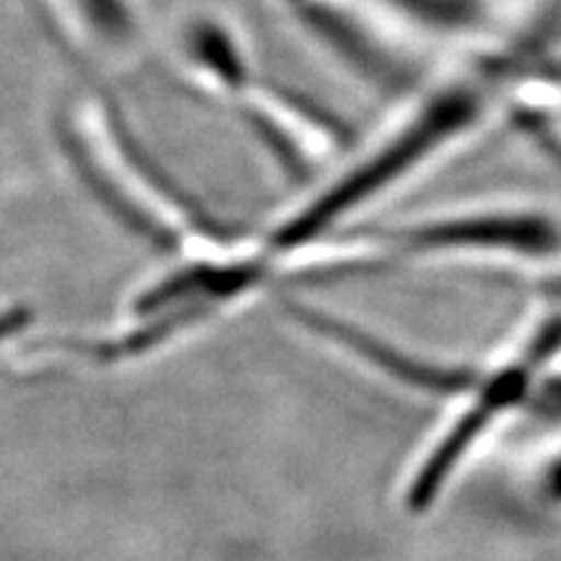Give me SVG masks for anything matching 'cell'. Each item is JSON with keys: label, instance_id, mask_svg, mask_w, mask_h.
<instances>
[{"label": "cell", "instance_id": "3", "mask_svg": "<svg viewBox=\"0 0 561 561\" xmlns=\"http://www.w3.org/2000/svg\"><path fill=\"white\" fill-rule=\"evenodd\" d=\"M403 248L437 250H507L525 255H546L559 248V231L546 216L517 214V210H483L447 219L413 224L392 234Z\"/></svg>", "mask_w": 561, "mask_h": 561}, {"label": "cell", "instance_id": "1", "mask_svg": "<svg viewBox=\"0 0 561 561\" xmlns=\"http://www.w3.org/2000/svg\"><path fill=\"white\" fill-rule=\"evenodd\" d=\"M483 110H486V96L479 83L462 81L437 91L375 151L356 161L354 170L341 174L331 191L320 193L299 214L280 224L268 240L271 255L291 252L318 240L364 201L385 193L392 182L409 178L411 172L445 151L453 140H460L468 130L476 128Z\"/></svg>", "mask_w": 561, "mask_h": 561}, {"label": "cell", "instance_id": "5", "mask_svg": "<svg viewBox=\"0 0 561 561\" xmlns=\"http://www.w3.org/2000/svg\"><path fill=\"white\" fill-rule=\"evenodd\" d=\"M286 307H289V312H294V318H297L301 325L312 328L314 333L325 335V339L339 341L343 348H351L356 356H362V359L375 364V367L385 369L390 377L411 385V388L442 392V396H450V392L471 388L473 382L471 375H462V371H447L439 367H430V364L413 362L409 356L398 354L396 348L385 346V343L369 339L367 333L346 325V322L328 318V314L310 310V307L305 305H297V301H289Z\"/></svg>", "mask_w": 561, "mask_h": 561}, {"label": "cell", "instance_id": "8", "mask_svg": "<svg viewBox=\"0 0 561 561\" xmlns=\"http://www.w3.org/2000/svg\"><path fill=\"white\" fill-rule=\"evenodd\" d=\"M32 320L30 310L24 307H13V310L0 312V343H5L11 335H16L21 328H26V322Z\"/></svg>", "mask_w": 561, "mask_h": 561}, {"label": "cell", "instance_id": "4", "mask_svg": "<svg viewBox=\"0 0 561 561\" xmlns=\"http://www.w3.org/2000/svg\"><path fill=\"white\" fill-rule=\"evenodd\" d=\"M240 102L252 128L286 170L305 172L310 161L331 153L339 144V128L331 117L307 107L291 91L257 89L252 83Z\"/></svg>", "mask_w": 561, "mask_h": 561}, {"label": "cell", "instance_id": "2", "mask_svg": "<svg viewBox=\"0 0 561 561\" xmlns=\"http://www.w3.org/2000/svg\"><path fill=\"white\" fill-rule=\"evenodd\" d=\"M561 343V325L546 328L541 339L533 343L523 364H512V367L496 371L491 380L483 385L476 403L462 413V419L453 426L450 434L442 439V445L430 455V460L424 462L413 486L409 491V507L411 510H426L434 502V494L442 489V483L447 481V476L455 466H458L468 447L473 445L476 437L486 430L494 421L496 413H502L510 405H515L523 398L525 388H528L530 369L536 364H541L546 356L551 354Z\"/></svg>", "mask_w": 561, "mask_h": 561}, {"label": "cell", "instance_id": "6", "mask_svg": "<svg viewBox=\"0 0 561 561\" xmlns=\"http://www.w3.org/2000/svg\"><path fill=\"white\" fill-rule=\"evenodd\" d=\"M377 3L430 32H462L476 24V11L468 0H377Z\"/></svg>", "mask_w": 561, "mask_h": 561}, {"label": "cell", "instance_id": "7", "mask_svg": "<svg viewBox=\"0 0 561 561\" xmlns=\"http://www.w3.org/2000/svg\"><path fill=\"white\" fill-rule=\"evenodd\" d=\"M66 9L81 19V26L112 45H125L136 30L133 13L125 0H66Z\"/></svg>", "mask_w": 561, "mask_h": 561}]
</instances>
